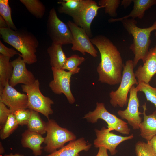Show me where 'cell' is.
Here are the masks:
<instances>
[{
  "mask_svg": "<svg viewBox=\"0 0 156 156\" xmlns=\"http://www.w3.org/2000/svg\"><path fill=\"white\" fill-rule=\"evenodd\" d=\"M99 51L101 61L97 67L98 81L110 85L120 83L124 65L116 47L105 36L98 35L90 38Z\"/></svg>",
  "mask_w": 156,
  "mask_h": 156,
  "instance_id": "obj_1",
  "label": "cell"
},
{
  "mask_svg": "<svg viewBox=\"0 0 156 156\" xmlns=\"http://www.w3.org/2000/svg\"><path fill=\"white\" fill-rule=\"evenodd\" d=\"M0 34L4 42L21 53L20 55L26 64H31L36 62V53L39 42L33 34L24 30H14L9 27L0 28Z\"/></svg>",
  "mask_w": 156,
  "mask_h": 156,
  "instance_id": "obj_2",
  "label": "cell"
},
{
  "mask_svg": "<svg viewBox=\"0 0 156 156\" xmlns=\"http://www.w3.org/2000/svg\"><path fill=\"white\" fill-rule=\"evenodd\" d=\"M121 21L125 29L133 37V43L129 49L134 55L133 60L134 68L140 60L144 62L148 55L151 42V33L156 30V21L151 26L143 28L137 26V22L135 19L128 18Z\"/></svg>",
  "mask_w": 156,
  "mask_h": 156,
  "instance_id": "obj_3",
  "label": "cell"
},
{
  "mask_svg": "<svg viewBox=\"0 0 156 156\" xmlns=\"http://www.w3.org/2000/svg\"><path fill=\"white\" fill-rule=\"evenodd\" d=\"M133 68V60L127 61L123 67L122 78L118 88L116 90L110 92V102L114 107L125 106L128 103V94L131 88L135 84L138 85Z\"/></svg>",
  "mask_w": 156,
  "mask_h": 156,
  "instance_id": "obj_4",
  "label": "cell"
},
{
  "mask_svg": "<svg viewBox=\"0 0 156 156\" xmlns=\"http://www.w3.org/2000/svg\"><path fill=\"white\" fill-rule=\"evenodd\" d=\"M47 135L44 143V151L51 153L62 147L68 142L76 140V135L67 129L60 126L54 120L49 119L46 122Z\"/></svg>",
  "mask_w": 156,
  "mask_h": 156,
  "instance_id": "obj_5",
  "label": "cell"
},
{
  "mask_svg": "<svg viewBox=\"0 0 156 156\" xmlns=\"http://www.w3.org/2000/svg\"><path fill=\"white\" fill-rule=\"evenodd\" d=\"M23 92L25 93L28 98V108L40 113L49 119V115L53 113L51 105L53 101L48 97L45 96L40 89V83L36 79L32 84L21 86Z\"/></svg>",
  "mask_w": 156,
  "mask_h": 156,
  "instance_id": "obj_6",
  "label": "cell"
},
{
  "mask_svg": "<svg viewBox=\"0 0 156 156\" xmlns=\"http://www.w3.org/2000/svg\"><path fill=\"white\" fill-rule=\"evenodd\" d=\"M91 123L97 122L99 119L105 121L107 124V128L111 131L113 130L125 135H128L130 131L127 123L109 112L105 107L104 103L97 102L96 107L93 111H89L83 118Z\"/></svg>",
  "mask_w": 156,
  "mask_h": 156,
  "instance_id": "obj_7",
  "label": "cell"
},
{
  "mask_svg": "<svg viewBox=\"0 0 156 156\" xmlns=\"http://www.w3.org/2000/svg\"><path fill=\"white\" fill-rule=\"evenodd\" d=\"M47 33L52 42L62 45L72 44L73 36L67 24L58 17L54 8L49 12L47 23Z\"/></svg>",
  "mask_w": 156,
  "mask_h": 156,
  "instance_id": "obj_8",
  "label": "cell"
},
{
  "mask_svg": "<svg viewBox=\"0 0 156 156\" xmlns=\"http://www.w3.org/2000/svg\"><path fill=\"white\" fill-rule=\"evenodd\" d=\"M53 79L49 83L52 91L56 94H63L68 102L73 104L75 101L70 89L71 79L73 74L69 71L62 69L51 67Z\"/></svg>",
  "mask_w": 156,
  "mask_h": 156,
  "instance_id": "obj_9",
  "label": "cell"
},
{
  "mask_svg": "<svg viewBox=\"0 0 156 156\" xmlns=\"http://www.w3.org/2000/svg\"><path fill=\"white\" fill-rule=\"evenodd\" d=\"M98 6L97 3L92 0H82L81 7L77 14L72 18L74 23L84 29L90 38L92 36L91 25L96 16L98 10L104 8Z\"/></svg>",
  "mask_w": 156,
  "mask_h": 156,
  "instance_id": "obj_10",
  "label": "cell"
},
{
  "mask_svg": "<svg viewBox=\"0 0 156 156\" xmlns=\"http://www.w3.org/2000/svg\"><path fill=\"white\" fill-rule=\"evenodd\" d=\"M67 24L73 36L72 50L78 51L83 55L87 53L94 57H96L98 51L85 30L70 20L67 22Z\"/></svg>",
  "mask_w": 156,
  "mask_h": 156,
  "instance_id": "obj_11",
  "label": "cell"
},
{
  "mask_svg": "<svg viewBox=\"0 0 156 156\" xmlns=\"http://www.w3.org/2000/svg\"><path fill=\"white\" fill-rule=\"evenodd\" d=\"M95 131L96 138L94 142V147L96 148L104 147L109 150L112 155L117 153L116 148L120 144L126 140L131 139L134 137L133 134L126 136L116 135L104 127L101 130L96 129Z\"/></svg>",
  "mask_w": 156,
  "mask_h": 156,
  "instance_id": "obj_12",
  "label": "cell"
},
{
  "mask_svg": "<svg viewBox=\"0 0 156 156\" xmlns=\"http://www.w3.org/2000/svg\"><path fill=\"white\" fill-rule=\"evenodd\" d=\"M136 88L133 86L129 91L127 106L124 110H119L118 114L123 119L126 120L133 129H140L142 122V118L140 115L142 113L139 111V101L137 96Z\"/></svg>",
  "mask_w": 156,
  "mask_h": 156,
  "instance_id": "obj_13",
  "label": "cell"
},
{
  "mask_svg": "<svg viewBox=\"0 0 156 156\" xmlns=\"http://www.w3.org/2000/svg\"><path fill=\"white\" fill-rule=\"evenodd\" d=\"M0 101L8 107L12 113L19 109L28 108L27 94L17 91L9 82L6 83L0 94Z\"/></svg>",
  "mask_w": 156,
  "mask_h": 156,
  "instance_id": "obj_14",
  "label": "cell"
},
{
  "mask_svg": "<svg viewBox=\"0 0 156 156\" xmlns=\"http://www.w3.org/2000/svg\"><path fill=\"white\" fill-rule=\"evenodd\" d=\"M13 70L9 81V84L14 87L19 83L28 85L33 83L36 79L33 73L27 69L26 64L21 56L11 62Z\"/></svg>",
  "mask_w": 156,
  "mask_h": 156,
  "instance_id": "obj_15",
  "label": "cell"
},
{
  "mask_svg": "<svg viewBox=\"0 0 156 156\" xmlns=\"http://www.w3.org/2000/svg\"><path fill=\"white\" fill-rule=\"evenodd\" d=\"M142 65L140 66L135 71V76L138 83H149L156 74V44L151 48Z\"/></svg>",
  "mask_w": 156,
  "mask_h": 156,
  "instance_id": "obj_16",
  "label": "cell"
},
{
  "mask_svg": "<svg viewBox=\"0 0 156 156\" xmlns=\"http://www.w3.org/2000/svg\"><path fill=\"white\" fill-rule=\"evenodd\" d=\"M91 146V144L81 138L70 142L66 145L45 156H80L81 152L87 151Z\"/></svg>",
  "mask_w": 156,
  "mask_h": 156,
  "instance_id": "obj_17",
  "label": "cell"
},
{
  "mask_svg": "<svg viewBox=\"0 0 156 156\" xmlns=\"http://www.w3.org/2000/svg\"><path fill=\"white\" fill-rule=\"evenodd\" d=\"M44 141V138L42 135L28 129L22 134L21 142L22 146L31 150L35 156L41 155L43 147L41 145Z\"/></svg>",
  "mask_w": 156,
  "mask_h": 156,
  "instance_id": "obj_18",
  "label": "cell"
},
{
  "mask_svg": "<svg viewBox=\"0 0 156 156\" xmlns=\"http://www.w3.org/2000/svg\"><path fill=\"white\" fill-rule=\"evenodd\" d=\"M142 107L143 109V120L140 126V135L147 142H149L156 135V110L152 114L147 115L146 114V103Z\"/></svg>",
  "mask_w": 156,
  "mask_h": 156,
  "instance_id": "obj_19",
  "label": "cell"
},
{
  "mask_svg": "<svg viewBox=\"0 0 156 156\" xmlns=\"http://www.w3.org/2000/svg\"><path fill=\"white\" fill-rule=\"evenodd\" d=\"M133 3V10L130 13L123 17L118 18H111L108 20L109 23H112L131 17L142 19L144 16L145 11L152 6L156 5V0H132Z\"/></svg>",
  "mask_w": 156,
  "mask_h": 156,
  "instance_id": "obj_20",
  "label": "cell"
},
{
  "mask_svg": "<svg viewBox=\"0 0 156 156\" xmlns=\"http://www.w3.org/2000/svg\"><path fill=\"white\" fill-rule=\"evenodd\" d=\"M62 45L52 42L47 49L51 67L62 69L67 57L63 51Z\"/></svg>",
  "mask_w": 156,
  "mask_h": 156,
  "instance_id": "obj_21",
  "label": "cell"
},
{
  "mask_svg": "<svg viewBox=\"0 0 156 156\" xmlns=\"http://www.w3.org/2000/svg\"><path fill=\"white\" fill-rule=\"evenodd\" d=\"M10 58L0 54V94L6 83L9 82L12 75L13 67Z\"/></svg>",
  "mask_w": 156,
  "mask_h": 156,
  "instance_id": "obj_22",
  "label": "cell"
},
{
  "mask_svg": "<svg viewBox=\"0 0 156 156\" xmlns=\"http://www.w3.org/2000/svg\"><path fill=\"white\" fill-rule=\"evenodd\" d=\"M58 3L60 5L58 10L60 13L67 14L73 18L80 9L82 0H63L59 1Z\"/></svg>",
  "mask_w": 156,
  "mask_h": 156,
  "instance_id": "obj_23",
  "label": "cell"
},
{
  "mask_svg": "<svg viewBox=\"0 0 156 156\" xmlns=\"http://www.w3.org/2000/svg\"><path fill=\"white\" fill-rule=\"evenodd\" d=\"M28 129L42 135L46 133V122L41 118L39 113L31 110V115L27 125Z\"/></svg>",
  "mask_w": 156,
  "mask_h": 156,
  "instance_id": "obj_24",
  "label": "cell"
},
{
  "mask_svg": "<svg viewBox=\"0 0 156 156\" xmlns=\"http://www.w3.org/2000/svg\"><path fill=\"white\" fill-rule=\"evenodd\" d=\"M28 11L38 18H42L45 13V7L39 0H20Z\"/></svg>",
  "mask_w": 156,
  "mask_h": 156,
  "instance_id": "obj_25",
  "label": "cell"
},
{
  "mask_svg": "<svg viewBox=\"0 0 156 156\" xmlns=\"http://www.w3.org/2000/svg\"><path fill=\"white\" fill-rule=\"evenodd\" d=\"M18 125L13 114H10L4 124L0 127L1 139L4 140L9 137L18 128Z\"/></svg>",
  "mask_w": 156,
  "mask_h": 156,
  "instance_id": "obj_26",
  "label": "cell"
},
{
  "mask_svg": "<svg viewBox=\"0 0 156 156\" xmlns=\"http://www.w3.org/2000/svg\"><path fill=\"white\" fill-rule=\"evenodd\" d=\"M85 60L82 57L76 54H73L67 57L63 68L64 70H67L73 75L78 73L80 68L78 67Z\"/></svg>",
  "mask_w": 156,
  "mask_h": 156,
  "instance_id": "obj_27",
  "label": "cell"
},
{
  "mask_svg": "<svg viewBox=\"0 0 156 156\" xmlns=\"http://www.w3.org/2000/svg\"><path fill=\"white\" fill-rule=\"evenodd\" d=\"M136 88L138 92L144 93L147 100L153 103L156 108V87L151 86L149 83L141 82L138 83Z\"/></svg>",
  "mask_w": 156,
  "mask_h": 156,
  "instance_id": "obj_28",
  "label": "cell"
},
{
  "mask_svg": "<svg viewBox=\"0 0 156 156\" xmlns=\"http://www.w3.org/2000/svg\"><path fill=\"white\" fill-rule=\"evenodd\" d=\"M0 14L6 21L8 27L16 30L17 29L11 17V10L8 0H0Z\"/></svg>",
  "mask_w": 156,
  "mask_h": 156,
  "instance_id": "obj_29",
  "label": "cell"
},
{
  "mask_svg": "<svg viewBox=\"0 0 156 156\" xmlns=\"http://www.w3.org/2000/svg\"><path fill=\"white\" fill-rule=\"evenodd\" d=\"M121 2L120 0H100L98 4L100 6L104 7L106 14L114 17L117 16L116 10Z\"/></svg>",
  "mask_w": 156,
  "mask_h": 156,
  "instance_id": "obj_30",
  "label": "cell"
},
{
  "mask_svg": "<svg viewBox=\"0 0 156 156\" xmlns=\"http://www.w3.org/2000/svg\"><path fill=\"white\" fill-rule=\"evenodd\" d=\"M135 152L136 156H156L155 151L148 142H138L135 145Z\"/></svg>",
  "mask_w": 156,
  "mask_h": 156,
  "instance_id": "obj_31",
  "label": "cell"
},
{
  "mask_svg": "<svg viewBox=\"0 0 156 156\" xmlns=\"http://www.w3.org/2000/svg\"><path fill=\"white\" fill-rule=\"evenodd\" d=\"M13 114L19 125H27L31 115V110L27 109H19Z\"/></svg>",
  "mask_w": 156,
  "mask_h": 156,
  "instance_id": "obj_32",
  "label": "cell"
},
{
  "mask_svg": "<svg viewBox=\"0 0 156 156\" xmlns=\"http://www.w3.org/2000/svg\"><path fill=\"white\" fill-rule=\"evenodd\" d=\"M11 113L9 109L5 104L0 101V127L4 124L9 115Z\"/></svg>",
  "mask_w": 156,
  "mask_h": 156,
  "instance_id": "obj_33",
  "label": "cell"
},
{
  "mask_svg": "<svg viewBox=\"0 0 156 156\" xmlns=\"http://www.w3.org/2000/svg\"><path fill=\"white\" fill-rule=\"evenodd\" d=\"M0 53L5 56L10 58L15 55L19 54L16 51L12 48H9L5 46L1 41H0Z\"/></svg>",
  "mask_w": 156,
  "mask_h": 156,
  "instance_id": "obj_34",
  "label": "cell"
},
{
  "mask_svg": "<svg viewBox=\"0 0 156 156\" xmlns=\"http://www.w3.org/2000/svg\"><path fill=\"white\" fill-rule=\"evenodd\" d=\"M99 148L98 152L96 156H109L107 149L103 147H100Z\"/></svg>",
  "mask_w": 156,
  "mask_h": 156,
  "instance_id": "obj_35",
  "label": "cell"
},
{
  "mask_svg": "<svg viewBox=\"0 0 156 156\" xmlns=\"http://www.w3.org/2000/svg\"><path fill=\"white\" fill-rule=\"evenodd\" d=\"M8 27V25L3 17L0 15V28Z\"/></svg>",
  "mask_w": 156,
  "mask_h": 156,
  "instance_id": "obj_36",
  "label": "cell"
},
{
  "mask_svg": "<svg viewBox=\"0 0 156 156\" xmlns=\"http://www.w3.org/2000/svg\"><path fill=\"white\" fill-rule=\"evenodd\" d=\"M132 0H123L121 2V5L125 8L129 6L132 2Z\"/></svg>",
  "mask_w": 156,
  "mask_h": 156,
  "instance_id": "obj_37",
  "label": "cell"
},
{
  "mask_svg": "<svg viewBox=\"0 0 156 156\" xmlns=\"http://www.w3.org/2000/svg\"><path fill=\"white\" fill-rule=\"evenodd\" d=\"M149 142L151 144L156 153V135Z\"/></svg>",
  "mask_w": 156,
  "mask_h": 156,
  "instance_id": "obj_38",
  "label": "cell"
},
{
  "mask_svg": "<svg viewBox=\"0 0 156 156\" xmlns=\"http://www.w3.org/2000/svg\"><path fill=\"white\" fill-rule=\"evenodd\" d=\"M3 156H25V155L19 153L13 154L11 153L9 154H5Z\"/></svg>",
  "mask_w": 156,
  "mask_h": 156,
  "instance_id": "obj_39",
  "label": "cell"
},
{
  "mask_svg": "<svg viewBox=\"0 0 156 156\" xmlns=\"http://www.w3.org/2000/svg\"><path fill=\"white\" fill-rule=\"evenodd\" d=\"M5 149L1 142H0V154L2 155L4 153Z\"/></svg>",
  "mask_w": 156,
  "mask_h": 156,
  "instance_id": "obj_40",
  "label": "cell"
},
{
  "mask_svg": "<svg viewBox=\"0 0 156 156\" xmlns=\"http://www.w3.org/2000/svg\"><path fill=\"white\" fill-rule=\"evenodd\" d=\"M155 84H156V79H155Z\"/></svg>",
  "mask_w": 156,
  "mask_h": 156,
  "instance_id": "obj_41",
  "label": "cell"
},
{
  "mask_svg": "<svg viewBox=\"0 0 156 156\" xmlns=\"http://www.w3.org/2000/svg\"><path fill=\"white\" fill-rule=\"evenodd\" d=\"M155 36H156V31L155 32Z\"/></svg>",
  "mask_w": 156,
  "mask_h": 156,
  "instance_id": "obj_42",
  "label": "cell"
}]
</instances>
